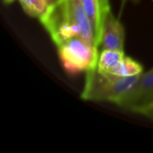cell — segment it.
Returning <instances> with one entry per match:
<instances>
[{
	"label": "cell",
	"instance_id": "6da1fadb",
	"mask_svg": "<svg viewBox=\"0 0 153 153\" xmlns=\"http://www.w3.org/2000/svg\"><path fill=\"white\" fill-rule=\"evenodd\" d=\"M140 76L141 74L133 77H119L110 74H102L95 67L86 72L81 98L88 101H108L116 104L134 87Z\"/></svg>",
	"mask_w": 153,
	"mask_h": 153
},
{
	"label": "cell",
	"instance_id": "7a4b0ae2",
	"mask_svg": "<svg viewBox=\"0 0 153 153\" xmlns=\"http://www.w3.org/2000/svg\"><path fill=\"white\" fill-rule=\"evenodd\" d=\"M61 64L69 74L91 70L98 65L99 48L81 37L73 38L57 47Z\"/></svg>",
	"mask_w": 153,
	"mask_h": 153
},
{
	"label": "cell",
	"instance_id": "3957f363",
	"mask_svg": "<svg viewBox=\"0 0 153 153\" xmlns=\"http://www.w3.org/2000/svg\"><path fill=\"white\" fill-rule=\"evenodd\" d=\"M39 21L56 47L73 38H82L81 30L63 0L50 5Z\"/></svg>",
	"mask_w": 153,
	"mask_h": 153
},
{
	"label": "cell",
	"instance_id": "277c9868",
	"mask_svg": "<svg viewBox=\"0 0 153 153\" xmlns=\"http://www.w3.org/2000/svg\"><path fill=\"white\" fill-rule=\"evenodd\" d=\"M116 105L127 111L144 115L153 106V68L142 74L134 87Z\"/></svg>",
	"mask_w": 153,
	"mask_h": 153
},
{
	"label": "cell",
	"instance_id": "5b68a950",
	"mask_svg": "<svg viewBox=\"0 0 153 153\" xmlns=\"http://www.w3.org/2000/svg\"><path fill=\"white\" fill-rule=\"evenodd\" d=\"M125 45V29L120 22L119 18H116L111 11L106 15L100 38V46L102 49H118L124 50Z\"/></svg>",
	"mask_w": 153,
	"mask_h": 153
},
{
	"label": "cell",
	"instance_id": "8992f818",
	"mask_svg": "<svg viewBox=\"0 0 153 153\" xmlns=\"http://www.w3.org/2000/svg\"><path fill=\"white\" fill-rule=\"evenodd\" d=\"M90 19L97 47L100 46L103 22L110 9L109 0H82Z\"/></svg>",
	"mask_w": 153,
	"mask_h": 153
},
{
	"label": "cell",
	"instance_id": "52a82bcc",
	"mask_svg": "<svg viewBox=\"0 0 153 153\" xmlns=\"http://www.w3.org/2000/svg\"><path fill=\"white\" fill-rule=\"evenodd\" d=\"M126 56L124 50L102 49L99 56L97 68L102 74H109Z\"/></svg>",
	"mask_w": 153,
	"mask_h": 153
},
{
	"label": "cell",
	"instance_id": "ba28073f",
	"mask_svg": "<svg viewBox=\"0 0 153 153\" xmlns=\"http://www.w3.org/2000/svg\"><path fill=\"white\" fill-rule=\"evenodd\" d=\"M143 66L130 56H125L123 60L109 74L119 77H133L143 74Z\"/></svg>",
	"mask_w": 153,
	"mask_h": 153
},
{
	"label": "cell",
	"instance_id": "9c48e42d",
	"mask_svg": "<svg viewBox=\"0 0 153 153\" xmlns=\"http://www.w3.org/2000/svg\"><path fill=\"white\" fill-rule=\"evenodd\" d=\"M24 12L34 18H40L48 9L49 5L46 0H19Z\"/></svg>",
	"mask_w": 153,
	"mask_h": 153
},
{
	"label": "cell",
	"instance_id": "30bf717a",
	"mask_svg": "<svg viewBox=\"0 0 153 153\" xmlns=\"http://www.w3.org/2000/svg\"><path fill=\"white\" fill-rule=\"evenodd\" d=\"M146 117H148L149 118H151V119H153V106L144 114Z\"/></svg>",
	"mask_w": 153,
	"mask_h": 153
},
{
	"label": "cell",
	"instance_id": "8fae6325",
	"mask_svg": "<svg viewBox=\"0 0 153 153\" xmlns=\"http://www.w3.org/2000/svg\"><path fill=\"white\" fill-rule=\"evenodd\" d=\"M126 1H128V0H122V8H123V6H124V4H126ZM131 1H133L134 3H135V4H137V3H139L140 2V0H131Z\"/></svg>",
	"mask_w": 153,
	"mask_h": 153
},
{
	"label": "cell",
	"instance_id": "7c38bea8",
	"mask_svg": "<svg viewBox=\"0 0 153 153\" xmlns=\"http://www.w3.org/2000/svg\"><path fill=\"white\" fill-rule=\"evenodd\" d=\"M47 2H48V5L50 6V5H52L53 4H55L56 2H57L58 0H46Z\"/></svg>",
	"mask_w": 153,
	"mask_h": 153
},
{
	"label": "cell",
	"instance_id": "4fadbf2b",
	"mask_svg": "<svg viewBox=\"0 0 153 153\" xmlns=\"http://www.w3.org/2000/svg\"><path fill=\"white\" fill-rule=\"evenodd\" d=\"M3 1H4V4H11L12 2H13L14 0H3Z\"/></svg>",
	"mask_w": 153,
	"mask_h": 153
},
{
	"label": "cell",
	"instance_id": "5bb4252c",
	"mask_svg": "<svg viewBox=\"0 0 153 153\" xmlns=\"http://www.w3.org/2000/svg\"><path fill=\"white\" fill-rule=\"evenodd\" d=\"M152 1H153V0H152Z\"/></svg>",
	"mask_w": 153,
	"mask_h": 153
}]
</instances>
